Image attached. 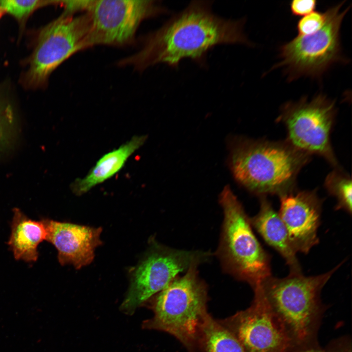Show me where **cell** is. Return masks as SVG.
<instances>
[{
    "instance_id": "obj_25",
    "label": "cell",
    "mask_w": 352,
    "mask_h": 352,
    "mask_svg": "<svg viewBox=\"0 0 352 352\" xmlns=\"http://www.w3.org/2000/svg\"><path fill=\"white\" fill-rule=\"evenodd\" d=\"M301 352H332L329 349L327 350H323L320 348L318 349H309L306 351H302Z\"/></svg>"
},
{
    "instance_id": "obj_3",
    "label": "cell",
    "mask_w": 352,
    "mask_h": 352,
    "mask_svg": "<svg viewBox=\"0 0 352 352\" xmlns=\"http://www.w3.org/2000/svg\"><path fill=\"white\" fill-rule=\"evenodd\" d=\"M229 165L235 179L260 196H279L294 190L297 176L310 155L286 141L237 137L230 149Z\"/></svg>"
},
{
    "instance_id": "obj_5",
    "label": "cell",
    "mask_w": 352,
    "mask_h": 352,
    "mask_svg": "<svg viewBox=\"0 0 352 352\" xmlns=\"http://www.w3.org/2000/svg\"><path fill=\"white\" fill-rule=\"evenodd\" d=\"M223 213L216 252L223 270L254 288L272 275L271 257L256 237L250 218L229 186L219 197Z\"/></svg>"
},
{
    "instance_id": "obj_20",
    "label": "cell",
    "mask_w": 352,
    "mask_h": 352,
    "mask_svg": "<svg viewBox=\"0 0 352 352\" xmlns=\"http://www.w3.org/2000/svg\"><path fill=\"white\" fill-rule=\"evenodd\" d=\"M14 127V117L11 107L0 100V153L11 145Z\"/></svg>"
},
{
    "instance_id": "obj_19",
    "label": "cell",
    "mask_w": 352,
    "mask_h": 352,
    "mask_svg": "<svg viewBox=\"0 0 352 352\" xmlns=\"http://www.w3.org/2000/svg\"><path fill=\"white\" fill-rule=\"evenodd\" d=\"M58 0H0V6L20 22H23L37 9L49 5L60 4Z\"/></svg>"
},
{
    "instance_id": "obj_26",
    "label": "cell",
    "mask_w": 352,
    "mask_h": 352,
    "mask_svg": "<svg viewBox=\"0 0 352 352\" xmlns=\"http://www.w3.org/2000/svg\"><path fill=\"white\" fill-rule=\"evenodd\" d=\"M4 13V10L0 6V19Z\"/></svg>"
},
{
    "instance_id": "obj_12",
    "label": "cell",
    "mask_w": 352,
    "mask_h": 352,
    "mask_svg": "<svg viewBox=\"0 0 352 352\" xmlns=\"http://www.w3.org/2000/svg\"><path fill=\"white\" fill-rule=\"evenodd\" d=\"M278 212L296 253L305 254L319 242L322 201L315 191L294 189L279 196Z\"/></svg>"
},
{
    "instance_id": "obj_14",
    "label": "cell",
    "mask_w": 352,
    "mask_h": 352,
    "mask_svg": "<svg viewBox=\"0 0 352 352\" xmlns=\"http://www.w3.org/2000/svg\"><path fill=\"white\" fill-rule=\"evenodd\" d=\"M145 134L135 135L118 148L103 155L86 176L75 179L70 189L77 196L83 195L117 174L129 158L145 143Z\"/></svg>"
},
{
    "instance_id": "obj_1",
    "label": "cell",
    "mask_w": 352,
    "mask_h": 352,
    "mask_svg": "<svg viewBox=\"0 0 352 352\" xmlns=\"http://www.w3.org/2000/svg\"><path fill=\"white\" fill-rule=\"evenodd\" d=\"M212 5L211 1H191L148 35L141 49L120 64L140 70L162 63L176 68L188 58L204 66L207 53L217 45L250 46L243 30L244 20L220 17L213 11Z\"/></svg>"
},
{
    "instance_id": "obj_17",
    "label": "cell",
    "mask_w": 352,
    "mask_h": 352,
    "mask_svg": "<svg viewBox=\"0 0 352 352\" xmlns=\"http://www.w3.org/2000/svg\"><path fill=\"white\" fill-rule=\"evenodd\" d=\"M201 351L204 352H246L235 336L210 314L202 328Z\"/></svg>"
},
{
    "instance_id": "obj_10",
    "label": "cell",
    "mask_w": 352,
    "mask_h": 352,
    "mask_svg": "<svg viewBox=\"0 0 352 352\" xmlns=\"http://www.w3.org/2000/svg\"><path fill=\"white\" fill-rule=\"evenodd\" d=\"M167 12L156 0H92L87 11L90 20L87 46L128 44L143 21Z\"/></svg>"
},
{
    "instance_id": "obj_24",
    "label": "cell",
    "mask_w": 352,
    "mask_h": 352,
    "mask_svg": "<svg viewBox=\"0 0 352 352\" xmlns=\"http://www.w3.org/2000/svg\"><path fill=\"white\" fill-rule=\"evenodd\" d=\"M338 344L336 346L335 343V345H332L329 349L332 352H352L351 343L349 344L348 341L344 343V340L343 342L339 340Z\"/></svg>"
},
{
    "instance_id": "obj_11",
    "label": "cell",
    "mask_w": 352,
    "mask_h": 352,
    "mask_svg": "<svg viewBox=\"0 0 352 352\" xmlns=\"http://www.w3.org/2000/svg\"><path fill=\"white\" fill-rule=\"evenodd\" d=\"M250 306L219 322L246 352H289V340L273 315L260 286L254 289Z\"/></svg>"
},
{
    "instance_id": "obj_13",
    "label": "cell",
    "mask_w": 352,
    "mask_h": 352,
    "mask_svg": "<svg viewBox=\"0 0 352 352\" xmlns=\"http://www.w3.org/2000/svg\"><path fill=\"white\" fill-rule=\"evenodd\" d=\"M47 233L46 241L58 251L59 263L71 264L77 268L89 264L95 248L101 244V227L93 228L43 218Z\"/></svg>"
},
{
    "instance_id": "obj_16",
    "label": "cell",
    "mask_w": 352,
    "mask_h": 352,
    "mask_svg": "<svg viewBox=\"0 0 352 352\" xmlns=\"http://www.w3.org/2000/svg\"><path fill=\"white\" fill-rule=\"evenodd\" d=\"M13 212L11 234L7 244L15 260L35 262L39 256V245L46 241L45 226L41 220H32L18 208H14Z\"/></svg>"
},
{
    "instance_id": "obj_4",
    "label": "cell",
    "mask_w": 352,
    "mask_h": 352,
    "mask_svg": "<svg viewBox=\"0 0 352 352\" xmlns=\"http://www.w3.org/2000/svg\"><path fill=\"white\" fill-rule=\"evenodd\" d=\"M198 266H191L151 299L154 316L142 324L145 329L172 335L189 352L201 351L202 328L209 315L207 286L199 277Z\"/></svg>"
},
{
    "instance_id": "obj_21",
    "label": "cell",
    "mask_w": 352,
    "mask_h": 352,
    "mask_svg": "<svg viewBox=\"0 0 352 352\" xmlns=\"http://www.w3.org/2000/svg\"><path fill=\"white\" fill-rule=\"evenodd\" d=\"M326 21L325 13L313 12L301 19L297 24L298 35L305 36L319 30Z\"/></svg>"
},
{
    "instance_id": "obj_15",
    "label": "cell",
    "mask_w": 352,
    "mask_h": 352,
    "mask_svg": "<svg viewBox=\"0 0 352 352\" xmlns=\"http://www.w3.org/2000/svg\"><path fill=\"white\" fill-rule=\"evenodd\" d=\"M252 227L264 241L284 258L289 272H301L302 269L289 241L286 228L279 214L266 197L260 198L258 213L250 218Z\"/></svg>"
},
{
    "instance_id": "obj_7",
    "label": "cell",
    "mask_w": 352,
    "mask_h": 352,
    "mask_svg": "<svg viewBox=\"0 0 352 352\" xmlns=\"http://www.w3.org/2000/svg\"><path fill=\"white\" fill-rule=\"evenodd\" d=\"M335 102L320 93L310 99L305 97L282 106L278 121L287 132L286 142L309 155L324 157L337 167L330 142V133L335 118Z\"/></svg>"
},
{
    "instance_id": "obj_6",
    "label": "cell",
    "mask_w": 352,
    "mask_h": 352,
    "mask_svg": "<svg viewBox=\"0 0 352 352\" xmlns=\"http://www.w3.org/2000/svg\"><path fill=\"white\" fill-rule=\"evenodd\" d=\"M344 1L329 8L326 21L316 32L298 35L280 48V60L273 69L282 67L289 81L301 77H320L333 64L343 60L340 28L349 7L342 11Z\"/></svg>"
},
{
    "instance_id": "obj_18",
    "label": "cell",
    "mask_w": 352,
    "mask_h": 352,
    "mask_svg": "<svg viewBox=\"0 0 352 352\" xmlns=\"http://www.w3.org/2000/svg\"><path fill=\"white\" fill-rule=\"evenodd\" d=\"M324 185L329 194L336 200L335 210H343L351 215L352 183L351 177L340 170L335 169L326 176Z\"/></svg>"
},
{
    "instance_id": "obj_23",
    "label": "cell",
    "mask_w": 352,
    "mask_h": 352,
    "mask_svg": "<svg viewBox=\"0 0 352 352\" xmlns=\"http://www.w3.org/2000/svg\"><path fill=\"white\" fill-rule=\"evenodd\" d=\"M92 0H64L60 4L65 8L64 13L74 15L79 12H87Z\"/></svg>"
},
{
    "instance_id": "obj_2",
    "label": "cell",
    "mask_w": 352,
    "mask_h": 352,
    "mask_svg": "<svg viewBox=\"0 0 352 352\" xmlns=\"http://www.w3.org/2000/svg\"><path fill=\"white\" fill-rule=\"evenodd\" d=\"M343 263L317 275L307 276L302 272H289L283 278L272 275L259 285L289 340V352L320 348L317 334L326 310L321 292Z\"/></svg>"
},
{
    "instance_id": "obj_22",
    "label": "cell",
    "mask_w": 352,
    "mask_h": 352,
    "mask_svg": "<svg viewBox=\"0 0 352 352\" xmlns=\"http://www.w3.org/2000/svg\"><path fill=\"white\" fill-rule=\"evenodd\" d=\"M317 3L315 0H294L290 3V9L294 16H305L314 12Z\"/></svg>"
},
{
    "instance_id": "obj_8",
    "label": "cell",
    "mask_w": 352,
    "mask_h": 352,
    "mask_svg": "<svg viewBox=\"0 0 352 352\" xmlns=\"http://www.w3.org/2000/svg\"><path fill=\"white\" fill-rule=\"evenodd\" d=\"M149 250L132 270L131 284L121 306L124 312L131 314L192 265L208 261V251L172 248L152 241Z\"/></svg>"
},
{
    "instance_id": "obj_9",
    "label": "cell",
    "mask_w": 352,
    "mask_h": 352,
    "mask_svg": "<svg viewBox=\"0 0 352 352\" xmlns=\"http://www.w3.org/2000/svg\"><path fill=\"white\" fill-rule=\"evenodd\" d=\"M90 27L88 12L78 16L63 13L40 32L30 59L25 82L36 88L43 85L50 74L77 52L87 48Z\"/></svg>"
}]
</instances>
